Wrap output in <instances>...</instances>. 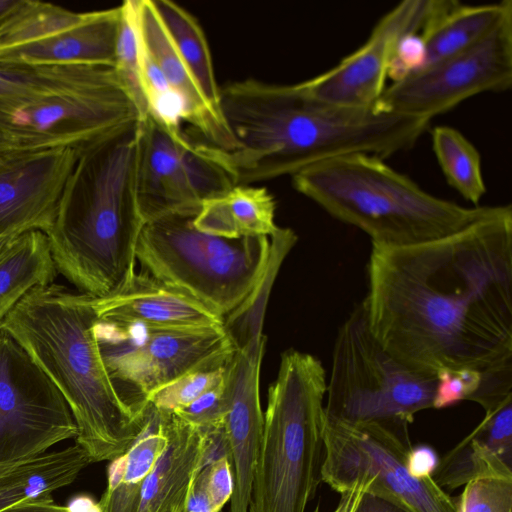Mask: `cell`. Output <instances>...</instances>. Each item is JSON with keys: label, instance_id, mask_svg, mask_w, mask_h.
Wrapping results in <instances>:
<instances>
[{"label": "cell", "instance_id": "obj_1", "mask_svg": "<svg viewBox=\"0 0 512 512\" xmlns=\"http://www.w3.org/2000/svg\"><path fill=\"white\" fill-rule=\"evenodd\" d=\"M362 301L371 332L407 367L430 376L472 369L485 412L512 397V207L449 235L372 243Z\"/></svg>", "mask_w": 512, "mask_h": 512}, {"label": "cell", "instance_id": "obj_2", "mask_svg": "<svg viewBox=\"0 0 512 512\" xmlns=\"http://www.w3.org/2000/svg\"><path fill=\"white\" fill-rule=\"evenodd\" d=\"M219 107L236 148L221 150L236 185L298 172L334 157L365 153L386 159L411 149L430 119L376 108L333 105L302 83L256 79L220 87Z\"/></svg>", "mask_w": 512, "mask_h": 512}, {"label": "cell", "instance_id": "obj_3", "mask_svg": "<svg viewBox=\"0 0 512 512\" xmlns=\"http://www.w3.org/2000/svg\"><path fill=\"white\" fill-rule=\"evenodd\" d=\"M139 131L140 121L128 123L79 153L45 233L56 270L92 297L135 274L145 224L136 194Z\"/></svg>", "mask_w": 512, "mask_h": 512}, {"label": "cell", "instance_id": "obj_4", "mask_svg": "<svg viewBox=\"0 0 512 512\" xmlns=\"http://www.w3.org/2000/svg\"><path fill=\"white\" fill-rule=\"evenodd\" d=\"M96 322L94 297L51 283L29 291L0 328L59 389L77 426L75 444L92 463L124 454L145 415H135L116 393L96 341Z\"/></svg>", "mask_w": 512, "mask_h": 512}, {"label": "cell", "instance_id": "obj_5", "mask_svg": "<svg viewBox=\"0 0 512 512\" xmlns=\"http://www.w3.org/2000/svg\"><path fill=\"white\" fill-rule=\"evenodd\" d=\"M140 121L114 66L0 60V154L83 151Z\"/></svg>", "mask_w": 512, "mask_h": 512}, {"label": "cell", "instance_id": "obj_6", "mask_svg": "<svg viewBox=\"0 0 512 512\" xmlns=\"http://www.w3.org/2000/svg\"><path fill=\"white\" fill-rule=\"evenodd\" d=\"M291 178L296 191L380 245H412L443 237L494 208L464 207L438 198L384 159L365 153L324 160Z\"/></svg>", "mask_w": 512, "mask_h": 512}, {"label": "cell", "instance_id": "obj_7", "mask_svg": "<svg viewBox=\"0 0 512 512\" xmlns=\"http://www.w3.org/2000/svg\"><path fill=\"white\" fill-rule=\"evenodd\" d=\"M326 371L290 348L269 386L248 512H305L321 479Z\"/></svg>", "mask_w": 512, "mask_h": 512}, {"label": "cell", "instance_id": "obj_8", "mask_svg": "<svg viewBox=\"0 0 512 512\" xmlns=\"http://www.w3.org/2000/svg\"><path fill=\"white\" fill-rule=\"evenodd\" d=\"M193 218L144 224L136 245L142 272L185 292L225 318L252 293L268 267L267 236L227 239L197 230Z\"/></svg>", "mask_w": 512, "mask_h": 512}, {"label": "cell", "instance_id": "obj_9", "mask_svg": "<svg viewBox=\"0 0 512 512\" xmlns=\"http://www.w3.org/2000/svg\"><path fill=\"white\" fill-rule=\"evenodd\" d=\"M436 377L393 357L370 330L363 303L338 329L333 352L327 416L350 424H379L402 434L418 412L432 408Z\"/></svg>", "mask_w": 512, "mask_h": 512}, {"label": "cell", "instance_id": "obj_10", "mask_svg": "<svg viewBox=\"0 0 512 512\" xmlns=\"http://www.w3.org/2000/svg\"><path fill=\"white\" fill-rule=\"evenodd\" d=\"M95 337L116 393L137 416L152 393L188 373L226 365L234 350L224 325L162 329L97 318Z\"/></svg>", "mask_w": 512, "mask_h": 512}, {"label": "cell", "instance_id": "obj_11", "mask_svg": "<svg viewBox=\"0 0 512 512\" xmlns=\"http://www.w3.org/2000/svg\"><path fill=\"white\" fill-rule=\"evenodd\" d=\"M411 446L408 434L325 415L322 482L339 493L368 483V493L407 512H456V500L432 477L409 474L406 457Z\"/></svg>", "mask_w": 512, "mask_h": 512}, {"label": "cell", "instance_id": "obj_12", "mask_svg": "<svg viewBox=\"0 0 512 512\" xmlns=\"http://www.w3.org/2000/svg\"><path fill=\"white\" fill-rule=\"evenodd\" d=\"M235 185L219 148L194 143L150 116L140 121L136 194L145 223L195 217L205 200Z\"/></svg>", "mask_w": 512, "mask_h": 512}, {"label": "cell", "instance_id": "obj_13", "mask_svg": "<svg viewBox=\"0 0 512 512\" xmlns=\"http://www.w3.org/2000/svg\"><path fill=\"white\" fill-rule=\"evenodd\" d=\"M76 436V423L59 389L0 329V463L44 454Z\"/></svg>", "mask_w": 512, "mask_h": 512}, {"label": "cell", "instance_id": "obj_14", "mask_svg": "<svg viewBox=\"0 0 512 512\" xmlns=\"http://www.w3.org/2000/svg\"><path fill=\"white\" fill-rule=\"evenodd\" d=\"M120 7L77 13L22 0L0 30V60L30 65L114 66Z\"/></svg>", "mask_w": 512, "mask_h": 512}, {"label": "cell", "instance_id": "obj_15", "mask_svg": "<svg viewBox=\"0 0 512 512\" xmlns=\"http://www.w3.org/2000/svg\"><path fill=\"white\" fill-rule=\"evenodd\" d=\"M511 85L512 16L478 44L392 83L375 107L431 120L479 93Z\"/></svg>", "mask_w": 512, "mask_h": 512}, {"label": "cell", "instance_id": "obj_16", "mask_svg": "<svg viewBox=\"0 0 512 512\" xmlns=\"http://www.w3.org/2000/svg\"><path fill=\"white\" fill-rule=\"evenodd\" d=\"M433 2L405 0L397 4L378 20L363 45L302 85L313 97L333 105L374 107L386 88L388 64L396 42L406 33H420Z\"/></svg>", "mask_w": 512, "mask_h": 512}, {"label": "cell", "instance_id": "obj_17", "mask_svg": "<svg viewBox=\"0 0 512 512\" xmlns=\"http://www.w3.org/2000/svg\"><path fill=\"white\" fill-rule=\"evenodd\" d=\"M79 153L61 148L0 154V237L50 230Z\"/></svg>", "mask_w": 512, "mask_h": 512}, {"label": "cell", "instance_id": "obj_18", "mask_svg": "<svg viewBox=\"0 0 512 512\" xmlns=\"http://www.w3.org/2000/svg\"><path fill=\"white\" fill-rule=\"evenodd\" d=\"M97 318L162 329L223 326L224 318L192 296L140 272L117 291L94 297Z\"/></svg>", "mask_w": 512, "mask_h": 512}, {"label": "cell", "instance_id": "obj_19", "mask_svg": "<svg viewBox=\"0 0 512 512\" xmlns=\"http://www.w3.org/2000/svg\"><path fill=\"white\" fill-rule=\"evenodd\" d=\"M138 29L142 43L159 66L170 89L181 100L184 121L224 151L236 148L222 114L206 99L197 81L175 49L152 0H138Z\"/></svg>", "mask_w": 512, "mask_h": 512}, {"label": "cell", "instance_id": "obj_20", "mask_svg": "<svg viewBox=\"0 0 512 512\" xmlns=\"http://www.w3.org/2000/svg\"><path fill=\"white\" fill-rule=\"evenodd\" d=\"M432 478L444 490L476 479L512 480V397L485 413L477 427L440 459Z\"/></svg>", "mask_w": 512, "mask_h": 512}, {"label": "cell", "instance_id": "obj_21", "mask_svg": "<svg viewBox=\"0 0 512 512\" xmlns=\"http://www.w3.org/2000/svg\"><path fill=\"white\" fill-rule=\"evenodd\" d=\"M167 442L146 477L137 512H183L193 479L200 471L205 433L168 413Z\"/></svg>", "mask_w": 512, "mask_h": 512}, {"label": "cell", "instance_id": "obj_22", "mask_svg": "<svg viewBox=\"0 0 512 512\" xmlns=\"http://www.w3.org/2000/svg\"><path fill=\"white\" fill-rule=\"evenodd\" d=\"M510 16L511 0L481 5L434 0L420 31L426 47L423 69L478 44Z\"/></svg>", "mask_w": 512, "mask_h": 512}, {"label": "cell", "instance_id": "obj_23", "mask_svg": "<svg viewBox=\"0 0 512 512\" xmlns=\"http://www.w3.org/2000/svg\"><path fill=\"white\" fill-rule=\"evenodd\" d=\"M168 413L148 404L140 432L107 468V486L99 501L102 512L138 511L142 485L167 442Z\"/></svg>", "mask_w": 512, "mask_h": 512}, {"label": "cell", "instance_id": "obj_24", "mask_svg": "<svg viewBox=\"0 0 512 512\" xmlns=\"http://www.w3.org/2000/svg\"><path fill=\"white\" fill-rule=\"evenodd\" d=\"M276 203L265 187L235 185L205 200L193 218L194 227L206 234L227 239L272 236Z\"/></svg>", "mask_w": 512, "mask_h": 512}, {"label": "cell", "instance_id": "obj_25", "mask_svg": "<svg viewBox=\"0 0 512 512\" xmlns=\"http://www.w3.org/2000/svg\"><path fill=\"white\" fill-rule=\"evenodd\" d=\"M90 463L86 451L77 444L0 463V510L23 501L51 498L54 491L73 483Z\"/></svg>", "mask_w": 512, "mask_h": 512}, {"label": "cell", "instance_id": "obj_26", "mask_svg": "<svg viewBox=\"0 0 512 512\" xmlns=\"http://www.w3.org/2000/svg\"><path fill=\"white\" fill-rule=\"evenodd\" d=\"M56 271L46 234L40 230L24 232L0 261V328L29 291L53 283Z\"/></svg>", "mask_w": 512, "mask_h": 512}, {"label": "cell", "instance_id": "obj_27", "mask_svg": "<svg viewBox=\"0 0 512 512\" xmlns=\"http://www.w3.org/2000/svg\"><path fill=\"white\" fill-rule=\"evenodd\" d=\"M154 8L178 54L197 81L208 102L221 113L219 91L211 53L198 21L170 0H152Z\"/></svg>", "mask_w": 512, "mask_h": 512}, {"label": "cell", "instance_id": "obj_28", "mask_svg": "<svg viewBox=\"0 0 512 512\" xmlns=\"http://www.w3.org/2000/svg\"><path fill=\"white\" fill-rule=\"evenodd\" d=\"M432 148L446 182L465 200L478 206L486 193L481 155L459 130L436 126L431 133Z\"/></svg>", "mask_w": 512, "mask_h": 512}, {"label": "cell", "instance_id": "obj_29", "mask_svg": "<svg viewBox=\"0 0 512 512\" xmlns=\"http://www.w3.org/2000/svg\"><path fill=\"white\" fill-rule=\"evenodd\" d=\"M120 7L114 68L134 101L140 121L148 116L141 84V39L138 29V0H127Z\"/></svg>", "mask_w": 512, "mask_h": 512}, {"label": "cell", "instance_id": "obj_30", "mask_svg": "<svg viewBox=\"0 0 512 512\" xmlns=\"http://www.w3.org/2000/svg\"><path fill=\"white\" fill-rule=\"evenodd\" d=\"M225 366L188 373L152 393L148 402L158 410L169 413L185 408L224 381Z\"/></svg>", "mask_w": 512, "mask_h": 512}, {"label": "cell", "instance_id": "obj_31", "mask_svg": "<svg viewBox=\"0 0 512 512\" xmlns=\"http://www.w3.org/2000/svg\"><path fill=\"white\" fill-rule=\"evenodd\" d=\"M456 512H512V480L476 479L464 485Z\"/></svg>", "mask_w": 512, "mask_h": 512}, {"label": "cell", "instance_id": "obj_32", "mask_svg": "<svg viewBox=\"0 0 512 512\" xmlns=\"http://www.w3.org/2000/svg\"><path fill=\"white\" fill-rule=\"evenodd\" d=\"M432 408L443 409L460 401H474L483 383L480 372L472 369H441L436 375Z\"/></svg>", "mask_w": 512, "mask_h": 512}, {"label": "cell", "instance_id": "obj_33", "mask_svg": "<svg viewBox=\"0 0 512 512\" xmlns=\"http://www.w3.org/2000/svg\"><path fill=\"white\" fill-rule=\"evenodd\" d=\"M226 411L227 404L223 381L202 394L187 407L174 413L201 431L208 432L224 427Z\"/></svg>", "mask_w": 512, "mask_h": 512}, {"label": "cell", "instance_id": "obj_34", "mask_svg": "<svg viewBox=\"0 0 512 512\" xmlns=\"http://www.w3.org/2000/svg\"><path fill=\"white\" fill-rule=\"evenodd\" d=\"M426 62V47L420 33L402 35L396 42L387 70V78L393 83L421 71Z\"/></svg>", "mask_w": 512, "mask_h": 512}, {"label": "cell", "instance_id": "obj_35", "mask_svg": "<svg viewBox=\"0 0 512 512\" xmlns=\"http://www.w3.org/2000/svg\"><path fill=\"white\" fill-rule=\"evenodd\" d=\"M196 477L207 494L212 512H219L230 501L233 476L230 459L223 457L202 468Z\"/></svg>", "mask_w": 512, "mask_h": 512}, {"label": "cell", "instance_id": "obj_36", "mask_svg": "<svg viewBox=\"0 0 512 512\" xmlns=\"http://www.w3.org/2000/svg\"><path fill=\"white\" fill-rule=\"evenodd\" d=\"M440 457L433 447L427 444L411 446L406 457L409 474L417 479L430 478L435 473Z\"/></svg>", "mask_w": 512, "mask_h": 512}, {"label": "cell", "instance_id": "obj_37", "mask_svg": "<svg viewBox=\"0 0 512 512\" xmlns=\"http://www.w3.org/2000/svg\"><path fill=\"white\" fill-rule=\"evenodd\" d=\"M0 512H71L68 506L54 503L52 497L28 500L6 507Z\"/></svg>", "mask_w": 512, "mask_h": 512}, {"label": "cell", "instance_id": "obj_38", "mask_svg": "<svg viewBox=\"0 0 512 512\" xmlns=\"http://www.w3.org/2000/svg\"><path fill=\"white\" fill-rule=\"evenodd\" d=\"M355 512H407L392 502L365 492Z\"/></svg>", "mask_w": 512, "mask_h": 512}, {"label": "cell", "instance_id": "obj_39", "mask_svg": "<svg viewBox=\"0 0 512 512\" xmlns=\"http://www.w3.org/2000/svg\"><path fill=\"white\" fill-rule=\"evenodd\" d=\"M71 512H102L99 502L87 495L72 498L67 505Z\"/></svg>", "mask_w": 512, "mask_h": 512}, {"label": "cell", "instance_id": "obj_40", "mask_svg": "<svg viewBox=\"0 0 512 512\" xmlns=\"http://www.w3.org/2000/svg\"><path fill=\"white\" fill-rule=\"evenodd\" d=\"M22 0H0V30L18 10Z\"/></svg>", "mask_w": 512, "mask_h": 512}, {"label": "cell", "instance_id": "obj_41", "mask_svg": "<svg viewBox=\"0 0 512 512\" xmlns=\"http://www.w3.org/2000/svg\"><path fill=\"white\" fill-rule=\"evenodd\" d=\"M23 233H14L0 237V261L13 249Z\"/></svg>", "mask_w": 512, "mask_h": 512}]
</instances>
